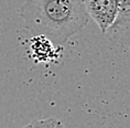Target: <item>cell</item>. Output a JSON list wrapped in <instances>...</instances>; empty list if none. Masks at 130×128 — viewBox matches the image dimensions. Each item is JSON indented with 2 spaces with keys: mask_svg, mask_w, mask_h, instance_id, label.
<instances>
[{
  "mask_svg": "<svg viewBox=\"0 0 130 128\" xmlns=\"http://www.w3.org/2000/svg\"><path fill=\"white\" fill-rule=\"evenodd\" d=\"M19 13L32 33L56 45L66 43L89 20L83 0H27Z\"/></svg>",
  "mask_w": 130,
  "mask_h": 128,
  "instance_id": "1",
  "label": "cell"
},
{
  "mask_svg": "<svg viewBox=\"0 0 130 128\" xmlns=\"http://www.w3.org/2000/svg\"><path fill=\"white\" fill-rule=\"evenodd\" d=\"M89 18L97 23L99 30L106 32L117 16L116 0H83Z\"/></svg>",
  "mask_w": 130,
  "mask_h": 128,
  "instance_id": "2",
  "label": "cell"
},
{
  "mask_svg": "<svg viewBox=\"0 0 130 128\" xmlns=\"http://www.w3.org/2000/svg\"><path fill=\"white\" fill-rule=\"evenodd\" d=\"M117 16L109 30L117 31L119 29L130 28V0H116Z\"/></svg>",
  "mask_w": 130,
  "mask_h": 128,
  "instance_id": "3",
  "label": "cell"
}]
</instances>
